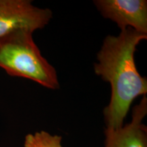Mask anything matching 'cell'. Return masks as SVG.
<instances>
[{"label":"cell","mask_w":147,"mask_h":147,"mask_svg":"<svg viewBox=\"0 0 147 147\" xmlns=\"http://www.w3.org/2000/svg\"><path fill=\"white\" fill-rule=\"evenodd\" d=\"M52 17L50 9L34 6L29 0H0V38L21 29H43Z\"/></svg>","instance_id":"cell-3"},{"label":"cell","mask_w":147,"mask_h":147,"mask_svg":"<svg viewBox=\"0 0 147 147\" xmlns=\"http://www.w3.org/2000/svg\"><path fill=\"white\" fill-rule=\"evenodd\" d=\"M147 114V98L134 106L129 123L113 129H105V147H147V129L142 121Z\"/></svg>","instance_id":"cell-5"},{"label":"cell","mask_w":147,"mask_h":147,"mask_svg":"<svg viewBox=\"0 0 147 147\" xmlns=\"http://www.w3.org/2000/svg\"><path fill=\"white\" fill-rule=\"evenodd\" d=\"M32 32L21 29L0 38V67L8 75L22 77L50 89H58L55 67L42 56Z\"/></svg>","instance_id":"cell-2"},{"label":"cell","mask_w":147,"mask_h":147,"mask_svg":"<svg viewBox=\"0 0 147 147\" xmlns=\"http://www.w3.org/2000/svg\"><path fill=\"white\" fill-rule=\"evenodd\" d=\"M61 140L60 136L52 135L45 131H37L25 136L24 147H63Z\"/></svg>","instance_id":"cell-6"},{"label":"cell","mask_w":147,"mask_h":147,"mask_svg":"<svg viewBox=\"0 0 147 147\" xmlns=\"http://www.w3.org/2000/svg\"><path fill=\"white\" fill-rule=\"evenodd\" d=\"M94 4L104 18L117 23L121 30L130 27L147 35L146 0H96Z\"/></svg>","instance_id":"cell-4"},{"label":"cell","mask_w":147,"mask_h":147,"mask_svg":"<svg viewBox=\"0 0 147 147\" xmlns=\"http://www.w3.org/2000/svg\"><path fill=\"white\" fill-rule=\"evenodd\" d=\"M146 39L147 35L128 27L119 36H106L97 53L95 73L111 87L110 102L104 110L106 128L122 127L132 102L146 95V78L140 74L134 60L137 46Z\"/></svg>","instance_id":"cell-1"}]
</instances>
